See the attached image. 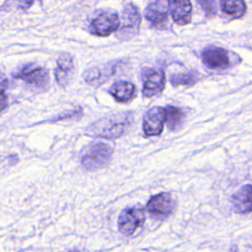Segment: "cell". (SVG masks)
Segmentation results:
<instances>
[{
    "label": "cell",
    "mask_w": 252,
    "mask_h": 252,
    "mask_svg": "<svg viewBox=\"0 0 252 252\" xmlns=\"http://www.w3.org/2000/svg\"><path fill=\"white\" fill-rule=\"evenodd\" d=\"M132 113L120 112L96 120L89 126L87 133L94 137L113 140L122 136L130 127Z\"/></svg>",
    "instance_id": "6da1fadb"
},
{
    "label": "cell",
    "mask_w": 252,
    "mask_h": 252,
    "mask_svg": "<svg viewBox=\"0 0 252 252\" xmlns=\"http://www.w3.org/2000/svg\"><path fill=\"white\" fill-rule=\"evenodd\" d=\"M112 156V149L105 143H95L89 146L82 157L81 162L85 169L94 171L106 165Z\"/></svg>",
    "instance_id": "7a4b0ae2"
},
{
    "label": "cell",
    "mask_w": 252,
    "mask_h": 252,
    "mask_svg": "<svg viewBox=\"0 0 252 252\" xmlns=\"http://www.w3.org/2000/svg\"><path fill=\"white\" fill-rule=\"evenodd\" d=\"M141 16L135 5L127 4L122 12V21L116 31V37L120 40H128L134 37L139 32Z\"/></svg>",
    "instance_id": "3957f363"
},
{
    "label": "cell",
    "mask_w": 252,
    "mask_h": 252,
    "mask_svg": "<svg viewBox=\"0 0 252 252\" xmlns=\"http://www.w3.org/2000/svg\"><path fill=\"white\" fill-rule=\"evenodd\" d=\"M145 220L144 211L140 208H127L121 212L118 218V229L125 236H131L139 228Z\"/></svg>",
    "instance_id": "277c9868"
},
{
    "label": "cell",
    "mask_w": 252,
    "mask_h": 252,
    "mask_svg": "<svg viewBox=\"0 0 252 252\" xmlns=\"http://www.w3.org/2000/svg\"><path fill=\"white\" fill-rule=\"evenodd\" d=\"M170 10V0H155L145 10V18L156 29H164Z\"/></svg>",
    "instance_id": "5b68a950"
},
{
    "label": "cell",
    "mask_w": 252,
    "mask_h": 252,
    "mask_svg": "<svg viewBox=\"0 0 252 252\" xmlns=\"http://www.w3.org/2000/svg\"><path fill=\"white\" fill-rule=\"evenodd\" d=\"M120 21L114 12H102L90 25L91 33L98 36H107L119 28Z\"/></svg>",
    "instance_id": "8992f818"
},
{
    "label": "cell",
    "mask_w": 252,
    "mask_h": 252,
    "mask_svg": "<svg viewBox=\"0 0 252 252\" xmlns=\"http://www.w3.org/2000/svg\"><path fill=\"white\" fill-rule=\"evenodd\" d=\"M175 207V202L170 194L160 193L151 198L147 205V211L156 217L165 218L169 216Z\"/></svg>",
    "instance_id": "52a82bcc"
},
{
    "label": "cell",
    "mask_w": 252,
    "mask_h": 252,
    "mask_svg": "<svg viewBox=\"0 0 252 252\" xmlns=\"http://www.w3.org/2000/svg\"><path fill=\"white\" fill-rule=\"evenodd\" d=\"M165 122L164 109L158 106L152 107L144 116L143 129L147 136H157L162 132Z\"/></svg>",
    "instance_id": "ba28073f"
},
{
    "label": "cell",
    "mask_w": 252,
    "mask_h": 252,
    "mask_svg": "<svg viewBox=\"0 0 252 252\" xmlns=\"http://www.w3.org/2000/svg\"><path fill=\"white\" fill-rule=\"evenodd\" d=\"M202 60L211 69H225L230 64L227 51L220 47H210L204 50Z\"/></svg>",
    "instance_id": "9c48e42d"
},
{
    "label": "cell",
    "mask_w": 252,
    "mask_h": 252,
    "mask_svg": "<svg viewBox=\"0 0 252 252\" xmlns=\"http://www.w3.org/2000/svg\"><path fill=\"white\" fill-rule=\"evenodd\" d=\"M16 78L25 81L30 86L41 89L46 87L49 82L48 72L46 71V69L40 67H36L33 69L27 67L26 69L22 70L18 75H16Z\"/></svg>",
    "instance_id": "30bf717a"
},
{
    "label": "cell",
    "mask_w": 252,
    "mask_h": 252,
    "mask_svg": "<svg viewBox=\"0 0 252 252\" xmlns=\"http://www.w3.org/2000/svg\"><path fill=\"white\" fill-rule=\"evenodd\" d=\"M74 70L73 56L69 53H62L57 59V67L54 75L57 83L64 87L69 84Z\"/></svg>",
    "instance_id": "8fae6325"
},
{
    "label": "cell",
    "mask_w": 252,
    "mask_h": 252,
    "mask_svg": "<svg viewBox=\"0 0 252 252\" xmlns=\"http://www.w3.org/2000/svg\"><path fill=\"white\" fill-rule=\"evenodd\" d=\"M231 204L238 214L252 212V185H244L236 191L231 198Z\"/></svg>",
    "instance_id": "7c38bea8"
},
{
    "label": "cell",
    "mask_w": 252,
    "mask_h": 252,
    "mask_svg": "<svg viewBox=\"0 0 252 252\" xmlns=\"http://www.w3.org/2000/svg\"><path fill=\"white\" fill-rule=\"evenodd\" d=\"M165 77L161 71H150L144 81L143 94L147 97H151L158 94L164 88Z\"/></svg>",
    "instance_id": "4fadbf2b"
},
{
    "label": "cell",
    "mask_w": 252,
    "mask_h": 252,
    "mask_svg": "<svg viewBox=\"0 0 252 252\" xmlns=\"http://www.w3.org/2000/svg\"><path fill=\"white\" fill-rule=\"evenodd\" d=\"M170 13L176 24L181 26L189 24L192 14V4L190 0H172L170 3Z\"/></svg>",
    "instance_id": "5bb4252c"
},
{
    "label": "cell",
    "mask_w": 252,
    "mask_h": 252,
    "mask_svg": "<svg viewBox=\"0 0 252 252\" xmlns=\"http://www.w3.org/2000/svg\"><path fill=\"white\" fill-rule=\"evenodd\" d=\"M115 72V67L112 64H107L99 67H93L88 69L84 74V79L87 84L92 86H98L104 83Z\"/></svg>",
    "instance_id": "9a60e30c"
},
{
    "label": "cell",
    "mask_w": 252,
    "mask_h": 252,
    "mask_svg": "<svg viewBox=\"0 0 252 252\" xmlns=\"http://www.w3.org/2000/svg\"><path fill=\"white\" fill-rule=\"evenodd\" d=\"M110 94L119 102L129 101L135 93V86L126 81H118L109 89Z\"/></svg>",
    "instance_id": "2e32d148"
},
{
    "label": "cell",
    "mask_w": 252,
    "mask_h": 252,
    "mask_svg": "<svg viewBox=\"0 0 252 252\" xmlns=\"http://www.w3.org/2000/svg\"><path fill=\"white\" fill-rule=\"evenodd\" d=\"M220 9L227 15L240 18L245 14L246 4L244 0H220Z\"/></svg>",
    "instance_id": "e0dca14e"
},
{
    "label": "cell",
    "mask_w": 252,
    "mask_h": 252,
    "mask_svg": "<svg viewBox=\"0 0 252 252\" xmlns=\"http://www.w3.org/2000/svg\"><path fill=\"white\" fill-rule=\"evenodd\" d=\"M164 109L165 123L170 129H176L180 126L182 121V112L179 108L174 106H166Z\"/></svg>",
    "instance_id": "ac0fdd59"
},
{
    "label": "cell",
    "mask_w": 252,
    "mask_h": 252,
    "mask_svg": "<svg viewBox=\"0 0 252 252\" xmlns=\"http://www.w3.org/2000/svg\"><path fill=\"white\" fill-rule=\"evenodd\" d=\"M196 80V74L195 73H187V74H178V75H172L170 78L172 85H188L193 83Z\"/></svg>",
    "instance_id": "d6986e66"
},
{
    "label": "cell",
    "mask_w": 252,
    "mask_h": 252,
    "mask_svg": "<svg viewBox=\"0 0 252 252\" xmlns=\"http://www.w3.org/2000/svg\"><path fill=\"white\" fill-rule=\"evenodd\" d=\"M33 3V0H7L2 8H8L9 6L16 7L18 9L27 10L29 9Z\"/></svg>",
    "instance_id": "ffe728a7"
},
{
    "label": "cell",
    "mask_w": 252,
    "mask_h": 252,
    "mask_svg": "<svg viewBox=\"0 0 252 252\" xmlns=\"http://www.w3.org/2000/svg\"><path fill=\"white\" fill-rule=\"evenodd\" d=\"M198 2L208 17H212L216 15V12H217L216 0H198Z\"/></svg>",
    "instance_id": "44dd1931"
},
{
    "label": "cell",
    "mask_w": 252,
    "mask_h": 252,
    "mask_svg": "<svg viewBox=\"0 0 252 252\" xmlns=\"http://www.w3.org/2000/svg\"><path fill=\"white\" fill-rule=\"evenodd\" d=\"M7 104H8V97H7V95L4 93L0 92V114L7 107Z\"/></svg>",
    "instance_id": "7402d4cb"
},
{
    "label": "cell",
    "mask_w": 252,
    "mask_h": 252,
    "mask_svg": "<svg viewBox=\"0 0 252 252\" xmlns=\"http://www.w3.org/2000/svg\"><path fill=\"white\" fill-rule=\"evenodd\" d=\"M8 85V80L6 78V76L0 72V92L4 91V89H6Z\"/></svg>",
    "instance_id": "603a6c76"
}]
</instances>
